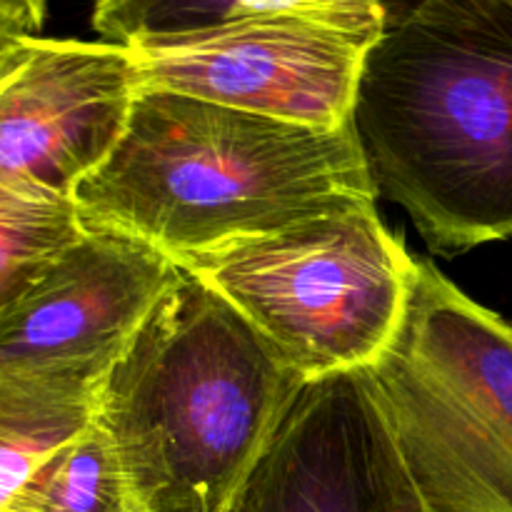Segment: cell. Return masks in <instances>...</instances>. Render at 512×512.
Segmentation results:
<instances>
[{
	"label": "cell",
	"instance_id": "1",
	"mask_svg": "<svg viewBox=\"0 0 512 512\" xmlns=\"http://www.w3.org/2000/svg\"><path fill=\"white\" fill-rule=\"evenodd\" d=\"M88 230L173 263L378 205L353 123L310 128L188 95L138 93L113 153L78 185Z\"/></svg>",
	"mask_w": 512,
	"mask_h": 512
},
{
	"label": "cell",
	"instance_id": "2",
	"mask_svg": "<svg viewBox=\"0 0 512 512\" xmlns=\"http://www.w3.org/2000/svg\"><path fill=\"white\" fill-rule=\"evenodd\" d=\"M350 123L433 253L512 238V0L388 5Z\"/></svg>",
	"mask_w": 512,
	"mask_h": 512
},
{
	"label": "cell",
	"instance_id": "3",
	"mask_svg": "<svg viewBox=\"0 0 512 512\" xmlns=\"http://www.w3.org/2000/svg\"><path fill=\"white\" fill-rule=\"evenodd\" d=\"M303 380L180 270L100 385L95 423L138 512H225Z\"/></svg>",
	"mask_w": 512,
	"mask_h": 512
},
{
	"label": "cell",
	"instance_id": "4",
	"mask_svg": "<svg viewBox=\"0 0 512 512\" xmlns=\"http://www.w3.org/2000/svg\"><path fill=\"white\" fill-rule=\"evenodd\" d=\"M420 512H512V325L415 263L408 308L363 370Z\"/></svg>",
	"mask_w": 512,
	"mask_h": 512
},
{
	"label": "cell",
	"instance_id": "5",
	"mask_svg": "<svg viewBox=\"0 0 512 512\" xmlns=\"http://www.w3.org/2000/svg\"><path fill=\"white\" fill-rule=\"evenodd\" d=\"M415 263L375 205L175 265L313 383L365 370L388 348L408 308Z\"/></svg>",
	"mask_w": 512,
	"mask_h": 512
},
{
	"label": "cell",
	"instance_id": "6",
	"mask_svg": "<svg viewBox=\"0 0 512 512\" xmlns=\"http://www.w3.org/2000/svg\"><path fill=\"white\" fill-rule=\"evenodd\" d=\"M388 5L263 0L248 18L130 50L138 93H175L310 128L353 118L365 55Z\"/></svg>",
	"mask_w": 512,
	"mask_h": 512
},
{
	"label": "cell",
	"instance_id": "7",
	"mask_svg": "<svg viewBox=\"0 0 512 512\" xmlns=\"http://www.w3.org/2000/svg\"><path fill=\"white\" fill-rule=\"evenodd\" d=\"M138 95L130 50L30 38L0 65V198L70 200L113 153Z\"/></svg>",
	"mask_w": 512,
	"mask_h": 512
},
{
	"label": "cell",
	"instance_id": "8",
	"mask_svg": "<svg viewBox=\"0 0 512 512\" xmlns=\"http://www.w3.org/2000/svg\"><path fill=\"white\" fill-rule=\"evenodd\" d=\"M178 278V265L150 245L85 228L48 273L0 313V373L98 395Z\"/></svg>",
	"mask_w": 512,
	"mask_h": 512
},
{
	"label": "cell",
	"instance_id": "9",
	"mask_svg": "<svg viewBox=\"0 0 512 512\" xmlns=\"http://www.w3.org/2000/svg\"><path fill=\"white\" fill-rule=\"evenodd\" d=\"M225 512H420L363 370L298 390Z\"/></svg>",
	"mask_w": 512,
	"mask_h": 512
},
{
	"label": "cell",
	"instance_id": "10",
	"mask_svg": "<svg viewBox=\"0 0 512 512\" xmlns=\"http://www.w3.org/2000/svg\"><path fill=\"white\" fill-rule=\"evenodd\" d=\"M95 400L68 385L0 373V512L45 458L93 423Z\"/></svg>",
	"mask_w": 512,
	"mask_h": 512
},
{
	"label": "cell",
	"instance_id": "11",
	"mask_svg": "<svg viewBox=\"0 0 512 512\" xmlns=\"http://www.w3.org/2000/svg\"><path fill=\"white\" fill-rule=\"evenodd\" d=\"M5 512H138L113 443L98 423L55 450Z\"/></svg>",
	"mask_w": 512,
	"mask_h": 512
},
{
	"label": "cell",
	"instance_id": "12",
	"mask_svg": "<svg viewBox=\"0 0 512 512\" xmlns=\"http://www.w3.org/2000/svg\"><path fill=\"white\" fill-rule=\"evenodd\" d=\"M83 230L70 200L0 198V313L18 303Z\"/></svg>",
	"mask_w": 512,
	"mask_h": 512
},
{
	"label": "cell",
	"instance_id": "13",
	"mask_svg": "<svg viewBox=\"0 0 512 512\" xmlns=\"http://www.w3.org/2000/svg\"><path fill=\"white\" fill-rule=\"evenodd\" d=\"M45 23V5L35 0H0V65Z\"/></svg>",
	"mask_w": 512,
	"mask_h": 512
}]
</instances>
